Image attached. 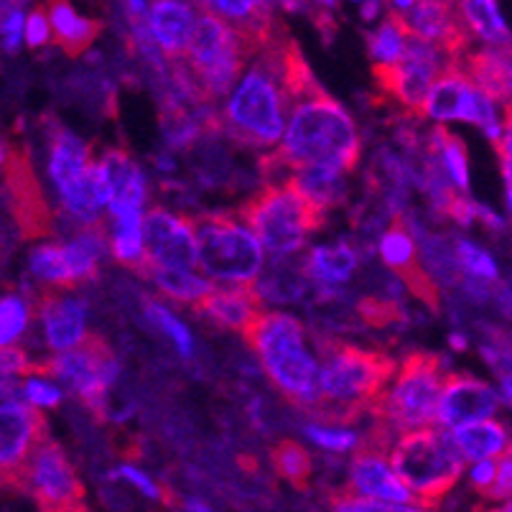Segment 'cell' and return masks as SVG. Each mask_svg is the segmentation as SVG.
Here are the masks:
<instances>
[{
  "instance_id": "cell-1",
  "label": "cell",
  "mask_w": 512,
  "mask_h": 512,
  "mask_svg": "<svg viewBox=\"0 0 512 512\" xmlns=\"http://www.w3.org/2000/svg\"><path fill=\"white\" fill-rule=\"evenodd\" d=\"M291 41L276 39L240 77L225 100L222 128L248 148H276L286 136L288 115L296 105L291 92V72L299 59Z\"/></svg>"
},
{
  "instance_id": "cell-2",
  "label": "cell",
  "mask_w": 512,
  "mask_h": 512,
  "mask_svg": "<svg viewBox=\"0 0 512 512\" xmlns=\"http://www.w3.org/2000/svg\"><path fill=\"white\" fill-rule=\"evenodd\" d=\"M360 151V130L352 115L319 87L291 107L286 136L268 164L278 176H286L291 169H332L347 174L360 161Z\"/></svg>"
},
{
  "instance_id": "cell-3",
  "label": "cell",
  "mask_w": 512,
  "mask_h": 512,
  "mask_svg": "<svg viewBox=\"0 0 512 512\" xmlns=\"http://www.w3.org/2000/svg\"><path fill=\"white\" fill-rule=\"evenodd\" d=\"M265 375L296 406H316L321 365L309 347L304 321L286 311H263L245 334Z\"/></svg>"
},
{
  "instance_id": "cell-4",
  "label": "cell",
  "mask_w": 512,
  "mask_h": 512,
  "mask_svg": "<svg viewBox=\"0 0 512 512\" xmlns=\"http://www.w3.org/2000/svg\"><path fill=\"white\" fill-rule=\"evenodd\" d=\"M398 372L390 357L355 344H327L319 375L316 406L337 421H355L375 408L380 395Z\"/></svg>"
},
{
  "instance_id": "cell-5",
  "label": "cell",
  "mask_w": 512,
  "mask_h": 512,
  "mask_svg": "<svg viewBox=\"0 0 512 512\" xmlns=\"http://www.w3.org/2000/svg\"><path fill=\"white\" fill-rule=\"evenodd\" d=\"M446 380L449 372L444 357L413 352L398 365L395 377L372 408V416L400 436L431 428L439 416Z\"/></svg>"
},
{
  "instance_id": "cell-6",
  "label": "cell",
  "mask_w": 512,
  "mask_h": 512,
  "mask_svg": "<svg viewBox=\"0 0 512 512\" xmlns=\"http://www.w3.org/2000/svg\"><path fill=\"white\" fill-rule=\"evenodd\" d=\"M248 59H253L248 46L230 23L199 6L192 44L181 59L186 85L204 100H227L245 74Z\"/></svg>"
},
{
  "instance_id": "cell-7",
  "label": "cell",
  "mask_w": 512,
  "mask_h": 512,
  "mask_svg": "<svg viewBox=\"0 0 512 512\" xmlns=\"http://www.w3.org/2000/svg\"><path fill=\"white\" fill-rule=\"evenodd\" d=\"M390 462L408 490L423 507H436L454 490L464 474V456L456 449L454 436L441 426L423 428L398 436L390 449Z\"/></svg>"
},
{
  "instance_id": "cell-8",
  "label": "cell",
  "mask_w": 512,
  "mask_h": 512,
  "mask_svg": "<svg viewBox=\"0 0 512 512\" xmlns=\"http://www.w3.org/2000/svg\"><path fill=\"white\" fill-rule=\"evenodd\" d=\"M199 268L222 286L253 288L265 268V248L253 230L230 214H202L194 222Z\"/></svg>"
},
{
  "instance_id": "cell-9",
  "label": "cell",
  "mask_w": 512,
  "mask_h": 512,
  "mask_svg": "<svg viewBox=\"0 0 512 512\" xmlns=\"http://www.w3.org/2000/svg\"><path fill=\"white\" fill-rule=\"evenodd\" d=\"M324 217L291 184H268L240 209V220L276 258L299 253L306 237L324 225Z\"/></svg>"
},
{
  "instance_id": "cell-10",
  "label": "cell",
  "mask_w": 512,
  "mask_h": 512,
  "mask_svg": "<svg viewBox=\"0 0 512 512\" xmlns=\"http://www.w3.org/2000/svg\"><path fill=\"white\" fill-rule=\"evenodd\" d=\"M6 484H16V490L36 500L41 512H74L85 507V487L62 446L49 436L31 449L29 459Z\"/></svg>"
},
{
  "instance_id": "cell-11",
  "label": "cell",
  "mask_w": 512,
  "mask_h": 512,
  "mask_svg": "<svg viewBox=\"0 0 512 512\" xmlns=\"http://www.w3.org/2000/svg\"><path fill=\"white\" fill-rule=\"evenodd\" d=\"M34 372L46 377H57L69 385L82 403L92 408L105 406L107 390L118 380V360L97 334H90L79 347L54 355L51 360L36 362ZM31 372V375H34Z\"/></svg>"
},
{
  "instance_id": "cell-12",
  "label": "cell",
  "mask_w": 512,
  "mask_h": 512,
  "mask_svg": "<svg viewBox=\"0 0 512 512\" xmlns=\"http://www.w3.org/2000/svg\"><path fill=\"white\" fill-rule=\"evenodd\" d=\"M456 64L459 62L451 59L439 46L411 36L403 62L395 64V67L375 69V77L385 97H393L406 110L423 115L428 92L434 90L436 82Z\"/></svg>"
},
{
  "instance_id": "cell-13",
  "label": "cell",
  "mask_w": 512,
  "mask_h": 512,
  "mask_svg": "<svg viewBox=\"0 0 512 512\" xmlns=\"http://www.w3.org/2000/svg\"><path fill=\"white\" fill-rule=\"evenodd\" d=\"M148 265L166 271H194L199 265V242L194 222L164 207H153L143 220Z\"/></svg>"
},
{
  "instance_id": "cell-14",
  "label": "cell",
  "mask_w": 512,
  "mask_h": 512,
  "mask_svg": "<svg viewBox=\"0 0 512 512\" xmlns=\"http://www.w3.org/2000/svg\"><path fill=\"white\" fill-rule=\"evenodd\" d=\"M390 16L398 18L413 39L439 46L451 59L462 64L472 34H469L467 23H464L462 13H459V3L454 6V3L426 0V3H411L406 13H390Z\"/></svg>"
},
{
  "instance_id": "cell-15",
  "label": "cell",
  "mask_w": 512,
  "mask_h": 512,
  "mask_svg": "<svg viewBox=\"0 0 512 512\" xmlns=\"http://www.w3.org/2000/svg\"><path fill=\"white\" fill-rule=\"evenodd\" d=\"M46 431V418L36 408H31L21 398V388L13 395L3 390V406H0V464H3V479H11L29 459L31 449L39 444Z\"/></svg>"
},
{
  "instance_id": "cell-16",
  "label": "cell",
  "mask_w": 512,
  "mask_h": 512,
  "mask_svg": "<svg viewBox=\"0 0 512 512\" xmlns=\"http://www.w3.org/2000/svg\"><path fill=\"white\" fill-rule=\"evenodd\" d=\"M500 406V390L487 380H479L472 375H449L444 393H441L436 423L441 428L456 431V428L469 426V423L497 418Z\"/></svg>"
},
{
  "instance_id": "cell-17",
  "label": "cell",
  "mask_w": 512,
  "mask_h": 512,
  "mask_svg": "<svg viewBox=\"0 0 512 512\" xmlns=\"http://www.w3.org/2000/svg\"><path fill=\"white\" fill-rule=\"evenodd\" d=\"M347 492L365 500L395 502V505H418L408 484L398 477L385 449L362 444L352 464H349Z\"/></svg>"
},
{
  "instance_id": "cell-18",
  "label": "cell",
  "mask_w": 512,
  "mask_h": 512,
  "mask_svg": "<svg viewBox=\"0 0 512 512\" xmlns=\"http://www.w3.org/2000/svg\"><path fill=\"white\" fill-rule=\"evenodd\" d=\"M34 311L39 314L46 347L54 355L69 352L90 337L87 334V301L74 293H39Z\"/></svg>"
},
{
  "instance_id": "cell-19",
  "label": "cell",
  "mask_w": 512,
  "mask_h": 512,
  "mask_svg": "<svg viewBox=\"0 0 512 512\" xmlns=\"http://www.w3.org/2000/svg\"><path fill=\"white\" fill-rule=\"evenodd\" d=\"M479 87L472 77L464 72L462 64L451 67L444 77L428 92L426 105H423V118L434 123H451V120H464V123H477L479 110Z\"/></svg>"
},
{
  "instance_id": "cell-20",
  "label": "cell",
  "mask_w": 512,
  "mask_h": 512,
  "mask_svg": "<svg viewBox=\"0 0 512 512\" xmlns=\"http://www.w3.org/2000/svg\"><path fill=\"white\" fill-rule=\"evenodd\" d=\"M377 250H380L383 263L406 281V286L416 293L418 299L428 301V304H436L439 291H436L434 281L426 276V271L418 265L416 240H413V235L406 230L403 222H393V225L383 232V237H380V248Z\"/></svg>"
},
{
  "instance_id": "cell-21",
  "label": "cell",
  "mask_w": 512,
  "mask_h": 512,
  "mask_svg": "<svg viewBox=\"0 0 512 512\" xmlns=\"http://www.w3.org/2000/svg\"><path fill=\"white\" fill-rule=\"evenodd\" d=\"M6 176L8 186L13 189V212H16L21 230L26 235H46L49 232V212H46V204L41 199L34 171H31L29 161L21 151H16V156L6 151Z\"/></svg>"
},
{
  "instance_id": "cell-22",
  "label": "cell",
  "mask_w": 512,
  "mask_h": 512,
  "mask_svg": "<svg viewBox=\"0 0 512 512\" xmlns=\"http://www.w3.org/2000/svg\"><path fill=\"white\" fill-rule=\"evenodd\" d=\"M199 21V6L179 0H158L151 3V34L161 54L169 59H184L192 44Z\"/></svg>"
},
{
  "instance_id": "cell-23",
  "label": "cell",
  "mask_w": 512,
  "mask_h": 512,
  "mask_svg": "<svg viewBox=\"0 0 512 512\" xmlns=\"http://www.w3.org/2000/svg\"><path fill=\"white\" fill-rule=\"evenodd\" d=\"M194 311L207 321H212V324H217V327L248 334V329L263 314V301L255 293V288L225 286L214 288L202 304L194 306Z\"/></svg>"
},
{
  "instance_id": "cell-24",
  "label": "cell",
  "mask_w": 512,
  "mask_h": 512,
  "mask_svg": "<svg viewBox=\"0 0 512 512\" xmlns=\"http://www.w3.org/2000/svg\"><path fill=\"white\" fill-rule=\"evenodd\" d=\"M95 166V158L90 156V148L79 141L74 133L64 130L62 125L51 130L49 138V176L57 186L59 199L74 192L82 181L87 179L90 169Z\"/></svg>"
},
{
  "instance_id": "cell-25",
  "label": "cell",
  "mask_w": 512,
  "mask_h": 512,
  "mask_svg": "<svg viewBox=\"0 0 512 512\" xmlns=\"http://www.w3.org/2000/svg\"><path fill=\"white\" fill-rule=\"evenodd\" d=\"M105 184L110 189V207L143 209L148 199V181L141 166L120 148H107L97 158Z\"/></svg>"
},
{
  "instance_id": "cell-26",
  "label": "cell",
  "mask_w": 512,
  "mask_h": 512,
  "mask_svg": "<svg viewBox=\"0 0 512 512\" xmlns=\"http://www.w3.org/2000/svg\"><path fill=\"white\" fill-rule=\"evenodd\" d=\"M456 449L462 451L464 462H497L512 449V431L500 418L477 421L451 431Z\"/></svg>"
},
{
  "instance_id": "cell-27",
  "label": "cell",
  "mask_w": 512,
  "mask_h": 512,
  "mask_svg": "<svg viewBox=\"0 0 512 512\" xmlns=\"http://www.w3.org/2000/svg\"><path fill=\"white\" fill-rule=\"evenodd\" d=\"M459 13H462L464 23H467L469 34L484 41L487 49H512L510 23L505 21L495 0H464V3H459Z\"/></svg>"
},
{
  "instance_id": "cell-28",
  "label": "cell",
  "mask_w": 512,
  "mask_h": 512,
  "mask_svg": "<svg viewBox=\"0 0 512 512\" xmlns=\"http://www.w3.org/2000/svg\"><path fill=\"white\" fill-rule=\"evenodd\" d=\"M46 11H49L51 29H54V41L62 46V51H67L69 57H77L90 49L92 41L100 34V21L82 16L69 3H49Z\"/></svg>"
},
{
  "instance_id": "cell-29",
  "label": "cell",
  "mask_w": 512,
  "mask_h": 512,
  "mask_svg": "<svg viewBox=\"0 0 512 512\" xmlns=\"http://www.w3.org/2000/svg\"><path fill=\"white\" fill-rule=\"evenodd\" d=\"M357 263L360 258L349 242H332V245H319L311 250L304 273L321 286H339L355 276Z\"/></svg>"
},
{
  "instance_id": "cell-30",
  "label": "cell",
  "mask_w": 512,
  "mask_h": 512,
  "mask_svg": "<svg viewBox=\"0 0 512 512\" xmlns=\"http://www.w3.org/2000/svg\"><path fill=\"white\" fill-rule=\"evenodd\" d=\"M143 276L151 278L164 296L181 301V304L197 306L214 291V283L204 273L197 271H166V268H153V265H148Z\"/></svg>"
},
{
  "instance_id": "cell-31",
  "label": "cell",
  "mask_w": 512,
  "mask_h": 512,
  "mask_svg": "<svg viewBox=\"0 0 512 512\" xmlns=\"http://www.w3.org/2000/svg\"><path fill=\"white\" fill-rule=\"evenodd\" d=\"M29 271L39 283H44L46 291H59V288H72L74 283L72 263L64 245L57 242H41L31 250Z\"/></svg>"
},
{
  "instance_id": "cell-32",
  "label": "cell",
  "mask_w": 512,
  "mask_h": 512,
  "mask_svg": "<svg viewBox=\"0 0 512 512\" xmlns=\"http://www.w3.org/2000/svg\"><path fill=\"white\" fill-rule=\"evenodd\" d=\"M408 44H411V34L406 31V26L388 13L367 39V51L375 62V69L395 67L406 57Z\"/></svg>"
},
{
  "instance_id": "cell-33",
  "label": "cell",
  "mask_w": 512,
  "mask_h": 512,
  "mask_svg": "<svg viewBox=\"0 0 512 512\" xmlns=\"http://www.w3.org/2000/svg\"><path fill=\"white\" fill-rule=\"evenodd\" d=\"M431 148L439 156L441 166H444V174L449 179V184L459 192H469V161H467V146L462 143V138L449 133L446 128L431 130Z\"/></svg>"
},
{
  "instance_id": "cell-34",
  "label": "cell",
  "mask_w": 512,
  "mask_h": 512,
  "mask_svg": "<svg viewBox=\"0 0 512 512\" xmlns=\"http://www.w3.org/2000/svg\"><path fill=\"white\" fill-rule=\"evenodd\" d=\"M271 462L273 469H276L286 482L296 484V487H306V482H309L311 477V469H314L309 451L301 444H296V441H281V444L273 446Z\"/></svg>"
},
{
  "instance_id": "cell-35",
  "label": "cell",
  "mask_w": 512,
  "mask_h": 512,
  "mask_svg": "<svg viewBox=\"0 0 512 512\" xmlns=\"http://www.w3.org/2000/svg\"><path fill=\"white\" fill-rule=\"evenodd\" d=\"M255 293L260 296V301H296L299 296H304V273L301 271H288L286 265L283 268H273L268 276H260V281L255 283Z\"/></svg>"
},
{
  "instance_id": "cell-36",
  "label": "cell",
  "mask_w": 512,
  "mask_h": 512,
  "mask_svg": "<svg viewBox=\"0 0 512 512\" xmlns=\"http://www.w3.org/2000/svg\"><path fill=\"white\" fill-rule=\"evenodd\" d=\"M0 342L3 349L16 347L18 339L26 334L31 319V309L21 293H6L0 301Z\"/></svg>"
},
{
  "instance_id": "cell-37",
  "label": "cell",
  "mask_w": 512,
  "mask_h": 512,
  "mask_svg": "<svg viewBox=\"0 0 512 512\" xmlns=\"http://www.w3.org/2000/svg\"><path fill=\"white\" fill-rule=\"evenodd\" d=\"M306 439L319 449L332 451V454H347V451H360V436L355 428L347 426H324V423H311L306 426Z\"/></svg>"
},
{
  "instance_id": "cell-38",
  "label": "cell",
  "mask_w": 512,
  "mask_h": 512,
  "mask_svg": "<svg viewBox=\"0 0 512 512\" xmlns=\"http://www.w3.org/2000/svg\"><path fill=\"white\" fill-rule=\"evenodd\" d=\"M146 316L148 319L156 324L161 332L166 334V337L174 342L176 352H179L181 357H192L194 355V339H192V332L186 329L184 321L176 319L174 314H171L169 309H166L164 304H156V301H151V304H146Z\"/></svg>"
},
{
  "instance_id": "cell-39",
  "label": "cell",
  "mask_w": 512,
  "mask_h": 512,
  "mask_svg": "<svg viewBox=\"0 0 512 512\" xmlns=\"http://www.w3.org/2000/svg\"><path fill=\"white\" fill-rule=\"evenodd\" d=\"M456 258H459V265L464 271L477 278L479 283H495L500 278V268H497L495 258L484 248L474 245V242H456Z\"/></svg>"
},
{
  "instance_id": "cell-40",
  "label": "cell",
  "mask_w": 512,
  "mask_h": 512,
  "mask_svg": "<svg viewBox=\"0 0 512 512\" xmlns=\"http://www.w3.org/2000/svg\"><path fill=\"white\" fill-rule=\"evenodd\" d=\"M18 388H21V398L36 411L39 408H57L62 403V388L57 383H51V377L39 375V372L23 377V383Z\"/></svg>"
},
{
  "instance_id": "cell-41",
  "label": "cell",
  "mask_w": 512,
  "mask_h": 512,
  "mask_svg": "<svg viewBox=\"0 0 512 512\" xmlns=\"http://www.w3.org/2000/svg\"><path fill=\"white\" fill-rule=\"evenodd\" d=\"M332 512H431L423 505H395V502L365 500L342 490L332 495Z\"/></svg>"
},
{
  "instance_id": "cell-42",
  "label": "cell",
  "mask_w": 512,
  "mask_h": 512,
  "mask_svg": "<svg viewBox=\"0 0 512 512\" xmlns=\"http://www.w3.org/2000/svg\"><path fill=\"white\" fill-rule=\"evenodd\" d=\"M26 18L21 3H3V46L6 51H18L21 41H26Z\"/></svg>"
},
{
  "instance_id": "cell-43",
  "label": "cell",
  "mask_w": 512,
  "mask_h": 512,
  "mask_svg": "<svg viewBox=\"0 0 512 512\" xmlns=\"http://www.w3.org/2000/svg\"><path fill=\"white\" fill-rule=\"evenodd\" d=\"M54 39V29H51V21H49V11L46 8H34L26 18V44L31 49H41L46 46L49 41Z\"/></svg>"
},
{
  "instance_id": "cell-44",
  "label": "cell",
  "mask_w": 512,
  "mask_h": 512,
  "mask_svg": "<svg viewBox=\"0 0 512 512\" xmlns=\"http://www.w3.org/2000/svg\"><path fill=\"white\" fill-rule=\"evenodd\" d=\"M0 367H3V380H13V377L18 380V377H29L36 362L21 347H8L0 355Z\"/></svg>"
},
{
  "instance_id": "cell-45",
  "label": "cell",
  "mask_w": 512,
  "mask_h": 512,
  "mask_svg": "<svg viewBox=\"0 0 512 512\" xmlns=\"http://www.w3.org/2000/svg\"><path fill=\"white\" fill-rule=\"evenodd\" d=\"M113 479H125V482L133 484L141 495H146L148 500H161V487H158L143 469H138L136 464H123V467H118L113 472Z\"/></svg>"
},
{
  "instance_id": "cell-46",
  "label": "cell",
  "mask_w": 512,
  "mask_h": 512,
  "mask_svg": "<svg viewBox=\"0 0 512 512\" xmlns=\"http://www.w3.org/2000/svg\"><path fill=\"white\" fill-rule=\"evenodd\" d=\"M487 500L500 502V505L512 502V449L497 459V479Z\"/></svg>"
},
{
  "instance_id": "cell-47",
  "label": "cell",
  "mask_w": 512,
  "mask_h": 512,
  "mask_svg": "<svg viewBox=\"0 0 512 512\" xmlns=\"http://www.w3.org/2000/svg\"><path fill=\"white\" fill-rule=\"evenodd\" d=\"M469 487H472L477 495H482L484 500L490 497L492 487H495L497 479V462H477L469 467Z\"/></svg>"
},
{
  "instance_id": "cell-48",
  "label": "cell",
  "mask_w": 512,
  "mask_h": 512,
  "mask_svg": "<svg viewBox=\"0 0 512 512\" xmlns=\"http://www.w3.org/2000/svg\"><path fill=\"white\" fill-rule=\"evenodd\" d=\"M477 220L482 222L484 227H490V230H495V232L505 230V225H507L505 217H500V214H497L495 209L482 207V204H477Z\"/></svg>"
},
{
  "instance_id": "cell-49",
  "label": "cell",
  "mask_w": 512,
  "mask_h": 512,
  "mask_svg": "<svg viewBox=\"0 0 512 512\" xmlns=\"http://www.w3.org/2000/svg\"><path fill=\"white\" fill-rule=\"evenodd\" d=\"M179 512H214L207 502L197 500V497H184L179 505Z\"/></svg>"
},
{
  "instance_id": "cell-50",
  "label": "cell",
  "mask_w": 512,
  "mask_h": 512,
  "mask_svg": "<svg viewBox=\"0 0 512 512\" xmlns=\"http://www.w3.org/2000/svg\"><path fill=\"white\" fill-rule=\"evenodd\" d=\"M388 11V6H383V3H362L360 6V16L365 18V21H372V18H377V13Z\"/></svg>"
},
{
  "instance_id": "cell-51",
  "label": "cell",
  "mask_w": 512,
  "mask_h": 512,
  "mask_svg": "<svg viewBox=\"0 0 512 512\" xmlns=\"http://www.w3.org/2000/svg\"><path fill=\"white\" fill-rule=\"evenodd\" d=\"M500 395H502V403L512 406V372L500 375Z\"/></svg>"
},
{
  "instance_id": "cell-52",
  "label": "cell",
  "mask_w": 512,
  "mask_h": 512,
  "mask_svg": "<svg viewBox=\"0 0 512 512\" xmlns=\"http://www.w3.org/2000/svg\"><path fill=\"white\" fill-rule=\"evenodd\" d=\"M502 179H505V189H512V161H502Z\"/></svg>"
},
{
  "instance_id": "cell-53",
  "label": "cell",
  "mask_w": 512,
  "mask_h": 512,
  "mask_svg": "<svg viewBox=\"0 0 512 512\" xmlns=\"http://www.w3.org/2000/svg\"><path fill=\"white\" fill-rule=\"evenodd\" d=\"M449 342H451V347L456 349V352H462V349H467V337H462V334H451Z\"/></svg>"
},
{
  "instance_id": "cell-54",
  "label": "cell",
  "mask_w": 512,
  "mask_h": 512,
  "mask_svg": "<svg viewBox=\"0 0 512 512\" xmlns=\"http://www.w3.org/2000/svg\"><path fill=\"white\" fill-rule=\"evenodd\" d=\"M507 105H512V51L507 59Z\"/></svg>"
},
{
  "instance_id": "cell-55",
  "label": "cell",
  "mask_w": 512,
  "mask_h": 512,
  "mask_svg": "<svg viewBox=\"0 0 512 512\" xmlns=\"http://www.w3.org/2000/svg\"><path fill=\"white\" fill-rule=\"evenodd\" d=\"M505 202H507V212H510V220H512V189H505Z\"/></svg>"
},
{
  "instance_id": "cell-56",
  "label": "cell",
  "mask_w": 512,
  "mask_h": 512,
  "mask_svg": "<svg viewBox=\"0 0 512 512\" xmlns=\"http://www.w3.org/2000/svg\"><path fill=\"white\" fill-rule=\"evenodd\" d=\"M487 512H510V510H507V505H495V507H490Z\"/></svg>"
},
{
  "instance_id": "cell-57",
  "label": "cell",
  "mask_w": 512,
  "mask_h": 512,
  "mask_svg": "<svg viewBox=\"0 0 512 512\" xmlns=\"http://www.w3.org/2000/svg\"><path fill=\"white\" fill-rule=\"evenodd\" d=\"M507 510H510V512H512V502H507Z\"/></svg>"
},
{
  "instance_id": "cell-58",
  "label": "cell",
  "mask_w": 512,
  "mask_h": 512,
  "mask_svg": "<svg viewBox=\"0 0 512 512\" xmlns=\"http://www.w3.org/2000/svg\"><path fill=\"white\" fill-rule=\"evenodd\" d=\"M74 512H87V510H85V507H82V510H74Z\"/></svg>"
}]
</instances>
